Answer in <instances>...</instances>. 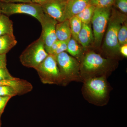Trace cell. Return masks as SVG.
Masks as SVG:
<instances>
[{
    "mask_svg": "<svg viewBox=\"0 0 127 127\" xmlns=\"http://www.w3.org/2000/svg\"><path fill=\"white\" fill-rule=\"evenodd\" d=\"M35 69L43 84L61 85V77L55 55L48 54Z\"/></svg>",
    "mask_w": 127,
    "mask_h": 127,
    "instance_id": "6",
    "label": "cell"
},
{
    "mask_svg": "<svg viewBox=\"0 0 127 127\" xmlns=\"http://www.w3.org/2000/svg\"><path fill=\"white\" fill-rule=\"evenodd\" d=\"M48 0H32V3L38 4L41 5Z\"/></svg>",
    "mask_w": 127,
    "mask_h": 127,
    "instance_id": "31",
    "label": "cell"
},
{
    "mask_svg": "<svg viewBox=\"0 0 127 127\" xmlns=\"http://www.w3.org/2000/svg\"></svg>",
    "mask_w": 127,
    "mask_h": 127,
    "instance_id": "35",
    "label": "cell"
},
{
    "mask_svg": "<svg viewBox=\"0 0 127 127\" xmlns=\"http://www.w3.org/2000/svg\"><path fill=\"white\" fill-rule=\"evenodd\" d=\"M110 62L94 52L88 53L82 59L80 74L82 81L91 78L106 76Z\"/></svg>",
    "mask_w": 127,
    "mask_h": 127,
    "instance_id": "1",
    "label": "cell"
},
{
    "mask_svg": "<svg viewBox=\"0 0 127 127\" xmlns=\"http://www.w3.org/2000/svg\"><path fill=\"white\" fill-rule=\"evenodd\" d=\"M68 41H61V43L59 47L53 55L56 56L61 53L65 52V51H66L67 50Z\"/></svg>",
    "mask_w": 127,
    "mask_h": 127,
    "instance_id": "26",
    "label": "cell"
},
{
    "mask_svg": "<svg viewBox=\"0 0 127 127\" xmlns=\"http://www.w3.org/2000/svg\"><path fill=\"white\" fill-rule=\"evenodd\" d=\"M66 2L63 0H49L41 6L45 14L61 22L63 21Z\"/></svg>",
    "mask_w": 127,
    "mask_h": 127,
    "instance_id": "10",
    "label": "cell"
},
{
    "mask_svg": "<svg viewBox=\"0 0 127 127\" xmlns=\"http://www.w3.org/2000/svg\"><path fill=\"white\" fill-rule=\"evenodd\" d=\"M18 95L16 90L11 86H0V96L12 97Z\"/></svg>",
    "mask_w": 127,
    "mask_h": 127,
    "instance_id": "22",
    "label": "cell"
},
{
    "mask_svg": "<svg viewBox=\"0 0 127 127\" xmlns=\"http://www.w3.org/2000/svg\"><path fill=\"white\" fill-rule=\"evenodd\" d=\"M95 8L90 4L76 16L79 18L82 23L88 25L90 24Z\"/></svg>",
    "mask_w": 127,
    "mask_h": 127,
    "instance_id": "18",
    "label": "cell"
},
{
    "mask_svg": "<svg viewBox=\"0 0 127 127\" xmlns=\"http://www.w3.org/2000/svg\"><path fill=\"white\" fill-rule=\"evenodd\" d=\"M56 34L57 40L62 41H69L71 37V33L69 20H65L57 23Z\"/></svg>",
    "mask_w": 127,
    "mask_h": 127,
    "instance_id": "14",
    "label": "cell"
},
{
    "mask_svg": "<svg viewBox=\"0 0 127 127\" xmlns=\"http://www.w3.org/2000/svg\"><path fill=\"white\" fill-rule=\"evenodd\" d=\"M10 86L14 88L17 91L18 95L28 93L33 89L32 85L30 82L17 78L13 80L0 81V86Z\"/></svg>",
    "mask_w": 127,
    "mask_h": 127,
    "instance_id": "12",
    "label": "cell"
},
{
    "mask_svg": "<svg viewBox=\"0 0 127 127\" xmlns=\"http://www.w3.org/2000/svg\"><path fill=\"white\" fill-rule=\"evenodd\" d=\"M120 53L124 57L127 58V44L120 46L119 49Z\"/></svg>",
    "mask_w": 127,
    "mask_h": 127,
    "instance_id": "30",
    "label": "cell"
},
{
    "mask_svg": "<svg viewBox=\"0 0 127 127\" xmlns=\"http://www.w3.org/2000/svg\"><path fill=\"white\" fill-rule=\"evenodd\" d=\"M83 82V93L89 101L100 104L106 102L109 94L106 76L91 78Z\"/></svg>",
    "mask_w": 127,
    "mask_h": 127,
    "instance_id": "4",
    "label": "cell"
},
{
    "mask_svg": "<svg viewBox=\"0 0 127 127\" xmlns=\"http://www.w3.org/2000/svg\"><path fill=\"white\" fill-rule=\"evenodd\" d=\"M1 120H0V127H1Z\"/></svg>",
    "mask_w": 127,
    "mask_h": 127,
    "instance_id": "32",
    "label": "cell"
},
{
    "mask_svg": "<svg viewBox=\"0 0 127 127\" xmlns=\"http://www.w3.org/2000/svg\"><path fill=\"white\" fill-rule=\"evenodd\" d=\"M6 54H0V68L6 67Z\"/></svg>",
    "mask_w": 127,
    "mask_h": 127,
    "instance_id": "28",
    "label": "cell"
},
{
    "mask_svg": "<svg viewBox=\"0 0 127 127\" xmlns=\"http://www.w3.org/2000/svg\"><path fill=\"white\" fill-rule=\"evenodd\" d=\"M55 56L61 77V85L65 86L73 81H82L80 65L77 59L65 52L61 53Z\"/></svg>",
    "mask_w": 127,
    "mask_h": 127,
    "instance_id": "3",
    "label": "cell"
},
{
    "mask_svg": "<svg viewBox=\"0 0 127 127\" xmlns=\"http://www.w3.org/2000/svg\"><path fill=\"white\" fill-rule=\"evenodd\" d=\"M64 1H68L69 0H63Z\"/></svg>",
    "mask_w": 127,
    "mask_h": 127,
    "instance_id": "34",
    "label": "cell"
},
{
    "mask_svg": "<svg viewBox=\"0 0 127 127\" xmlns=\"http://www.w3.org/2000/svg\"><path fill=\"white\" fill-rule=\"evenodd\" d=\"M0 2L5 3H32V0H0Z\"/></svg>",
    "mask_w": 127,
    "mask_h": 127,
    "instance_id": "29",
    "label": "cell"
},
{
    "mask_svg": "<svg viewBox=\"0 0 127 127\" xmlns=\"http://www.w3.org/2000/svg\"><path fill=\"white\" fill-rule=\"evenodd\" d=\"M112 7L95 8L91 22L93 29L94 42L96 46L101 45L111 16Z\"/></svg>",
    "mask_w": 127,
    "mask_h": 127,
    "instance_id": "8",
    "label": "cell"
},
{
    "mask_svg": "<svg viewBox=\"0 0 127 127\" xmlns=\"http://www.w3.org/2000/svg\"><path fill=\"white\" fill-rule=\"evenodd\" d=\"M94 41L93 32L91 25L82 23L81 29L78 36V42L86 48L91 45Z\"/></svg>",
    "mask_w": 127,
    "mask_h": 127,
    "instance_id": "13",
    "label": "cell"
},
{
    "mask_svg": "<svg viewBox=\"0 0 127 127\" xmlns=\"http://www.w3.org/2000/svg\"><path fill=\"white\" fill-rule=\"evenodd\" d=\"M1 10L0 7V16L1 15Z\"/></svg>",
    "mask_w": 127,
    "mask_h": 127,
    "instance_id": "33",
    "label": "cell"
},
{
    "mask_svg": "<svg viewBox=\"0 0 127 127\" xmlns=\"http://www.w3.org/2000/svg\"><path fill=\"white\" fill-rule=\"evenodd\" d=\"M17 43V41L14 35L0 36V54H6Z\"/></svg>",
    "mask_w": 127,
    "mask_h": 127,
    "instance_id": "15",
    "label": "cell"
},
{
    "mask_svg": "<svg viewBox=\"0 0 127 127\" xmlns=\"http://www.w3.org/2000/svg\"><path fill=\"white\" fill-rule=\"evenodd\" d=\"M89 4V0H69L67 1L62 21L77 15Z\"/></svg>",
    "mask_w": 127,
    "mask_h": 127,
    "instance_id": "11",
    "label": "cell"
},
{
    "mask_svg": "<svg viewBox=\"0 0 127 127\" xmlns=\"http://www.w3.org/2000/svg\"><path fill=\"white\" fill-rule=\"evenodd\" d=\"M127 18L126 14L112 7L103 44L104 49L109 55H117L119 53L120 46L118 34L122 25L127 21Z\"/></svg>",
    "mask_w": 127,
    "mask_h": 127,
    "instance_id": "2",
    "label": "cell"
},
{
    "mask_svg": "<svg viewBox=\"0 0 127 127\" xmlns=\"http://www.w3.org/2000/svg\"><path fill=\"white\" fill-rule=\"evenodd\" d=\"M61 43V41H59L58 40L56 41L50 47L48 54L53 55L57 48L59 47Z\"/></svg>",
    "mask_w": 127,
    "mask_h": 127,
    "instance_id": "27",
    "label": "cell"
},
{
    "mask_svg": "<svg viewBox=\"0 0 127 127\" xmlns=\"http://www.w3.org/2000/svg\"><path fill=\"white\" fill-rule=\"evenodd\" d=\"M13 22L7 16L4 14L0 16V36L14 35Z\"/></svg>",
    "mask_w": 127,
    "mask_h": 127,
    "instance_id": "16",
    "label": "cell"
},
{
    "mask_svg": "<svg viewBox=\"0 0 127 127\" xmlns=\"http://www.w3.org/2000/svg\"><path fill=\"white\" fill-rule=\"evenodd\" d=\"M40 36L30 44L20 57L21 63L25 66L34 69L48 56Z\"/></svg>",
    "mask_w": 127,
    "mask_h": 127,
    "instance_id": "5",
    "label": "cell"
},
{
    "mask_svg": "<svg viewBox=\"0 0 127 127\" xmlns=\"http://www.w3.org/2000/svg\"><path fill=\"white\" fill-rule=\"evenodd\" d=\"M66 51L70 55L78 60L81 58L82 54V48L77 41L72 37L68 41Z\"/></svg>",
    "mask_w": 127,
    "mask_h": 127,
    "instance_id": "17",
    "label": "cell"
},
{
    "mask_svg": "<svg viewBox=\"0 0 127 127\" xmlns=\"http://www.w3.org/2000/svg\"><path fill=\"white\" fill-rule=\"evenodd\" d=\"M118 40L120 46L127 44V25L125 21L122 25L118 34Z\"/></svg>",
    "mask_w": 127,
    "mask_h": 127,
    "instance_id": "20",
    "label": "cell"
},
{
    "mask_svg": "<svg viewBox=\"0 0 127 127\" xmlns=\"http://www.w3.org/2000/svg\"><path fill=\"white\" fill-rule=\"evenodd\" d=\"M90 4L95 7H111L114 4V0H89Z\"/></svg>",
    "mask_w": 127,
    "mask_h": 127,
    "instance_id": "21",
    "label": "cell"
},
{
    "mask_svg": "<svg viewBox=\"0 0 127 127\" xmlns=\"http://www.w3.org/2000/svg\"><path fill=\"white\" fill-rule=\"evenodd\" d=\"M123 14L127 13V0H114V4Z\"/></svg>",
    "mask_w": 127,
    "mask_h": 127,
    "instance_id": "23",
    "label": "cell"
},
{
    "mask_svg": "<svg viewBox=\"0 0 127 127\" xmlns=\"http://www.w3.org/2000/svg\"><path fill=\"white\" fill-rule=\"evenodd\" d=\"M16 78L11 75L6 67L0 68V81L13 80Z\"/></svg>",
    "mask_w": 127,
    "mask_h": 127,
    "instance_id": "24",
    "label": "cell"
},
{
    "mask_svg": "<svg viewBox=\"0 0 127 127\" xmlns=\"http://www.w3.org/2000/svg\"><path fill=\"white\" fill-rule=\"evenodd\" d=\"M71 37L78 42V36L82 27V23L76 16L69 19Z\"/></svg>",
    "mask_w": 127,
    "mask_h": 127,
    "instance_id": "19",
    "label": "cell"
},
{
    "mask_svg": "<svg viewBox=\"0 0 127 127\" xmlns=\"http://www.w3.org/2000/svg\"><path fill=\"white\" fill-rule=\"evenodd\" d=\"M12 98L10 96H0V120L6 104Z\"/></svg>",
    "mask_w": 127,
    "mask_h": 127,
    "instance_id": "25",
    "label": "cell"
},
{
    "mask_svg": "<svg viewBox=\"0 0 127 127\" xmlns=\"http://www.w3.org/2000/svg\"><path fill=\"white\" fill-rule=\"evenodd\" d=\"M58 22L54 18L45 14L40 22L42 31L40 35L43 42L45 49L48 53L50 47L57 40L56 34V28Z\"/></svg>",
    "mask_w": 127,
    "mask_h": 127,
    "instance_id": "9",
    "label": "cell"
},
{
    "mask_svg": "<svg viewBox=\"0 0 127 127\" xmlns=\"http://www.w3.org/2000/svg\"><path fill=\"white\" fill-rule=\"evenodd\" d=\"M1 13L8 16L25 14L33 17L40 23L45 13L40 5L33 3H5L0 2Z\"/></svg>",
    "mask_w": 127,
    "mask_h": 127,
    "instance_id": "7",
    "label": "cell"
}]
</instances>
